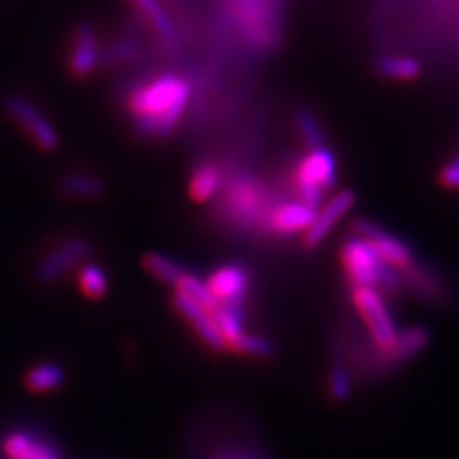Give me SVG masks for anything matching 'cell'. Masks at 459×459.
<instances>
[{
  "mask_svg": "<svg viewBox=\"0 0 459 459\" xmlns=\"http://www.w3.org/2000/svg\"><path fill=\"white\" fill-rule=\"evenodd\" d=\"M37 440V437H33L31 433H25V430H13V433H10L3 442L4 455L8 459H22L35 446Z\"/></svg>",
  "mask_w": 459,
  "mask_h": 459,
  "instance_id": "484cf974",
  "label": "cell"
},
{
  "mask_svg": "<svg viewBox=\"0 0 459 459\" xmlns=\"http://www.w3.org/2000/svg\"><path fill=\"white\" fill-rule=\"evenodd\" d=\"M142 264L146 268L153 278H157L163 283H170V285H178V281L188 274L178 263L170 261V258L160 255V253H148L146 256L142 258Z\"/></svg>",
  "mask_w": 459,
  "mask_h": 459,
  "instance_id": "ac0fdd59",
  "label": "cell"
},
{
  "mask_svg": "<svg viewBox=\"0 0 459 459\" xmlns=\"http://www.w3.org/2000/svg\"><path fill=\"white\" fill-rule=\"evenodd\" d=\"M295 125H297V131H299L300 138H303L308 150H318V148L325 146L322 126L310 109H299L295 113Z\"/></svg>",
  "mask_w": 459,
  "mask_h": 459,
  "instance_id": "44dd1931",
  "label": "cell"
},
{
  "mask_svg": "<svg viewBox=\"0 0 459 459\" xmlns=\"http://www.w3.org/2000/svg\"><path fill=\"white\" fill-rule=\"evenodd\" d=\"M212 318L219 327V332L222 333L228 349L230 344L246 333V329H243V305L222 303L212 312Z\"/></svg>",
  "mask_w": 459,
  "mask_h": 459,
  "instance_id": "9a60e30c",
  "label": "cell"
},
{
  "mask_svg": "<svg viewBox=\"0 0 459 459\" xmlns=\"http://www.w3.org/2000/svg\"><path fill=\"white\" fill-rule=\"evenodd\" d=\"M440 182L446 188H459V160L455 157L440 170Z\"/></svg>",
  "mask_w": 459,
  "mask_h": 459,
  "instance_id": "83f0119b",
  "label": "cell"
},
{
  "mask_svg": "<svg viewBox=\"0 0 459 459\" xmlns=\"http://www.w3.org/2000/svg\"><path fill=\"white\" fill-rule=\"evenodd\" d=\"M247 283L249 276L247 270L241 264H224L219 270H214L207 287L211 293L217 297L219 303H236L243 305V299H246L247 293Z\"/></svg>",
  "mask_w": 459,
  "mask_h": 459,
  "instance_id": "30bf717a",
  "label": "cell"
},
{
  "mask_svg": "<svg viewBox=\"0 0 459 459\" xmlns=\"http://www.w3.org/2000/svg\"><path fill=\"white\" fill-rule=\"evenodd\" d=\"M429 332L421 325L406 327L404 332H398L393 347L379 351V369H393L411 362L415 356H420L429 347Z\"/></svg>",
  "mask_w": 459,
  "mask_h": 459,
  "instance_id": "9c48e42d",
  "label": "cell"
},
{
  "mask_svg": "<svg viewBox=\"0 0 459 459\" xmlns=\"http://www.w3.org/2000/svg\"><path fill=\"white\" fill-rule=\"evenodd\" d=\"M172 305H175V308L184 316L186 320L192 324V327L195 329V333L199 335V339L204 341L209 349H212V351L228 349L222 333L219 332L217 324H214L212 314L207 308H204L199 303H195L192 297H188L182 291H177L175 295H172Z\"/></svg>",
  "mask_w": 459,
  "mask_h": 459,
  "instance_id": "ba28073f",
  "label": "cell"
},
{
  "mask_svg": "<svg viewBox=\"0 0 459 459\" xmlns=\"http://www.w3.org/2000/svg\"><path fill=\"white\" fill-rule=\"evenodd\" d=\"M455 160H459V153H457V155H455Z\"/></svg>",
  "mask_w": 459,
  "mask_h": 459,
  "instance_id": "f546056e",
  "label": "cell"
},
{
  "mask_svg": "<svg viewBox=\"0 0 459 459\" xmlns=\"http://www.w3.org/2000/svg\"><path fill=\"white\" fill-rule=\"evenodd\" d=\"M79 287L89 299H102L108 293L106 272L96 264H84L79 270Z\"/></svg>",
  "mask_w": 459,
  "mask_h": 459,
  "instance_id": "7402d4cb",
  "label": "cell"
},
{
  "mask_svg": "<svg viewBox=\"0 0 459 459\" xmlns=\"http://www.w3.org/2000/svg\"><path fill=\"white\" fill-rule=\"evenodd\" d=\"M230 349L239 354H247L253 358H272L276 354V344L266 337L255 333H243L238 341L230 344Z\"/></svg>",
  "mask_w": 459,
  "mask_h": 459,
  "instance_id": "cb8c5ba5",
  "label": "cell"
},
{
  "mask_svg": "<svg viewBox=\"0 0 459 459\" xmlns=\"http://www.w3.org/2000/svg\"><path fill=\"white\" fill-rule=\"evenodd\" d=\"M376 67L383 77L398 79V81H413L421 74V64L415 60V57L398 56V54L381 56Z\"/></svg>",
  "mask_w": 459,
  "mask_h": 459,
  "instance_id": "2e32d148",
  "label": "cell"
},
{
  "mask_svg": "<svg viewBox=\"0 0 459 459\" xmlns=\"http://www.w3.org/2000/svg\"><path fill=\"white\" fill-rule=\"evenodd\" d=\"M354 230L356 236L364 238L386 264L394 266L396 270H406L408 266L413 264V253L406 243L386 232V230H383L376 222H371L368 219H356Z\"/></svg>",
  "mask_w": 459,
  "mask_h": 459,
  "instance_id": "5b68a950",
  "label": "cell"
},
{
  "mask_svg": "<svg viewBox=\"0 0 459 459\" xmlns=\"http://www.w3.org/2000/svg\"><path fill=\"white\" fill-rule=\"evenodd\" d=\"M98 45L96 35L91 25H81L75 33L74 50H71L69 57V69L75 77H89L94 67L98 65Z\"/></svg>",
  "mask_w": 459,
  "mask_h": 459,
  "instance_id": "7c38bea8",
  "label": "cell"
},
{
  "mask_svg": "<svg viewBox=\"0 0 459 459\" xmlns=\"http://www.w3.org/2000/svg\"><path fill=\"white\" fill-rule=\"evenodd\" d=\"M354 204H356L354 192L341 190L339 194H335L332 199H329L320 211H316V217L303 238L305 247L308 249L318 247L320 243L329 236V232H332L333 226L354 207Z\"/></svg>",
  "mask_w": 459,
  "mask_h": 459,
  "instance_id": "52a82bcc",
  "label": "cell"
},
{
  "mask_svg": "<svg viewBox=\"0 0 459 459\" xmlns=\"http://www.w3.org/2000/svg\"><path fill=\"white\" fill-rule=\"evenodd\" d=\"M22 459H60V455H57L47 442L42 440H37L35 446L29 450Z\"/></svg>",
  "mask_w": 459,
  "mask_h": 459,
  "instance_id": "f1b7e54d",
  "label": "cell"
},
{
  "mask_svg": "<svg viewBox=\"0 0 459 459\" xmlns=\"http://www.w3.org/2000/svg\"><path fill=\"white\" fill-rule=\"evenodd\" d=\"M316 217V211L303 201H285L274 212H272L270 222L280 234H299L307 232L312 221Z\"/></svg>",
  "mask_w": 459,
  "mask_h": 459,
  "instance_id": "4fadbf2b",
  "label": "cell"
},
{
  "mask_svg": "<svg viewBox=\"0 0 459 459\" xmlns=\"http://www.w3.org/2000/svg\"><path fill=\"white\" fill-rule=\"evenodd\" d=\"M91 243L86 239H71L60 249H56L52 255H48L37 268V280L40 283H52L60 278L65 270H69L74 264H77L82 256L89 255Z\"/></svg>",
  "mask_w": 459,
  "mask_h": 459,
  "instance_id": "8fae6325",
  "label": "cell"
},
{
  "mask_svg": "<svg viewBox=\"0 0 459 459\" xmlns=\"http://www.w3.org/2000/svg\"><path fill=\"white\" fill-rule=\"evenodd\" d=\"M188 82L177 75H163L134 91L131 100H128V108L134 113V117H153L155 121H160L161 115L167 111L188 106Z\"/></svg>",
  "mask_w": 459,
  "mask_h": 459,
  "instance_id": "7a4b0ae2",
  "label": "cell"
},
{
  "mask_svg": "<svg viewBox=\"0 0 459 459\" xmlns=\"http://www.w3.org/2000/svg\"><path fill=\"white\" fill-rule=\"evenodd\" d=\"M134 4L140 8L143 16L148 18V22L155 29V33L160 35V39L165 42V45L167 47L175 45V42H177L175 25H172V22L167 16V12L163 10L160 0H134Z\"/></svg>",
  "mask_w": 459,
  "mask_h": 459,
  "instance_id": "e0dca14e",
  "label": "cell"
},
{
  "mask_svg": "<svg viewBox=\"0 0 459 459\" xmlns=\"http://www.w3.org/2000/svg\"><path fill=\"white\" fill-rule=\"evenodd\" d=\"M60 188L67 195H75V197H96L104 192V184L102 180H98L96 177L89 175H69L60 180Z\"/></svg>",
  "mask_w": 459,
  "mask_h": 459,
  "instance_id": "d4e9b609",
  "label": "cell"
},
{
  "mask_svg": "<svg viewBox=\"0 0 459 459\" xmlns=\"http://www.w3.org/2000/svg\"><path fill=\"white\" fill-rule=\"evenodd\" d=\"M327 393L333 402H337V404H342V402H347L351 398L352 376L344 364L337 362L332 366V371H329V377H327Z\"/></svg>",
  "mask_w": 459,
  "mask_h": 459,
  "instance_id": "603a6c76",
  "label": "cell"
},
{
  "mask_svg": "<svg viewBox=\"0 0 459 459\" xmlns=\"http://www.w3.org/2000/svg\"><path fill=\"white\" fill-rule=\"evenodd\" d=\"M352 300L364 318L376 347L379 351L391 349L398 337V329L381 291L373 287H356L352 290Z\"/></svg>",
  "mask_w": 459,
  "mask_h": 459,
  "instance_id": "277c9868",
  "label": "cell"
},
{
  "mask_svg": "<svg viewBox=\"0 0 459 459\" xmlns=\"http://www.w3.org/2000/svg\"><path fill=\"white\" fill-rule=\"evenodd\" d=\"M138 54V45L133 40H121L117 45H113L106 54L104 60L111 62V64H119V62H126L133 60V57Z\"/></svg>",
  "mask_w": 459,
  "mask_h": 459,
  "instance_id": "4316f807",
  "label": "cell"
},
{
  "mask_svg": "<svg viewBox=\"0 0 459 459\" xmlns=\"http://www.w3.org/2000/svg\"><path fill=\"white\" fill-rule=\"evenodd\" d=\"M341 261L352 283V290H356V287H373V290L381 287L385 291H396L402 285L398 270L386 264L377 251L364 238L356 234L344 239L341 247Z\"/></svg>",
  "mask_w": 459,
  "mask_h": 459,
  "instance_id": "6da1fadb",
  "label": "cell"
},
{
  "mask_svg": "<svg viewBox=\"0 0 459 459\" xmlns=\"http://www.w3.org/2000/svg\"><path fill=\"white\" fill-rule=\"evenodd\" d=\"M221 177L219 169L214 165H201L195 169L190 180V195L195 201H207L219 190Z\"/></svg>",
  "mask_w": 459,
  "mask_h": 459,
  "instance_id": "d6986e66",
  "label": "cell"
},
{
  "mask_svg": "<svg viewBox=\"0 0 459 459\" xmlns=\"http://www.w3.org/2000/svg\"><path fill=\"white\" fill-rule=\"evenodd\" d=\"M177 291H182V293H186L188 297H192V299L195 300V303H199L201 307L207 308L211 314L221 307L217 297H214V295L211 293L209 287H207V281H201L199 278L192 276L190 272L178 281Z\"/></svg>",
  "mask_w": 459,
  "mask_h": 459,
  "instance_id": "ffe728a7",
  "label": "cell"
},
{
  "mask_svg": "<svg viewBox=\"0 0 459 459\" xmlns=\"http://www.w3.org/2000/svg\"><path fill=\"white\" fill-rule=\"evenodd\" d=\"M64 381H65L64 368L57 364H52V362L39 364L25 373L27 389L33 393H39V394L56 391L57 386L64 385Z\"/></svg>",
  "mask_w": 459,
  "mask_h": 459,
  "instance_id": "5bb4252c",
  "label": "cell"
},
{
  "mask_svg": "<svg viewBox=\"0 0 459 459\" xmlns=\"http://www.w3.org/2000/svg\"><path fill=\"white\" fill-rule=\"evenodd\" d=\"M4 108L25 128L27 134L35 140L40 150L54 152L57 148L60 138H57L54 126L27 100H23L22 96H8Z\"/></svg>",
  "mask_w": 459,
  "mask_h": 459,
  "instance_id": "8992f818",
  "label": "cell"
},
{
  "mask_svg": "<svg viewBox=\"0 0 459 459\" xmlns=\"http://www.w3.org/2000/svg\"><path fill=\"white\" fill-rule=\"evenodd\" d=\"M337 161L327 146L310 150L297 169V186L300 201L318 211L324 204V195L337 184Z\"/></svg>",
  "mask_w": 459,
  "mask_h": 459,
  "instance_id": "3957f363",
  "label": "cell"
}]
</instances>
